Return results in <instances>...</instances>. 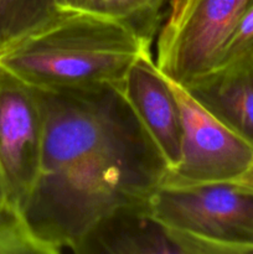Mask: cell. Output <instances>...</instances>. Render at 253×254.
Returning a JSON list of instances; mask_svg holds the SVG:
<instances>
[{
  "instance_id": "obj_12",
  "label": "cell",
  "mask_w": 253,
  "mask_h": 254,
  "mask_svg": "<svg viewBox=\"0 0 253 254\" xmlns=\"http://www.w3.org/2000/svg\"><path fill=\"white\" fill-rule=\"evenodd\" d=\"M0 254H51L32 236L21 212L0 202Z\"/></svg>"
},
{
  "instance_id": "obj_5",
  "label": "cell",
  "mask_w": 253,
  "mask_h": 254,
  "mask_svg": "<svg viewBox=\"0 0 253 254\" xmlns=\"http://www.w3.org/2000/svg\"><path fill=\"white\" fill-rule=\"evenodd\" d=\"M168 78V77H166ZM180 108L181 160L163 186L228 183L253 164V145L208 112L185 87L169 79Z\"/></svg>"
},
{
  "instance_id": "obj_6",
  "label": "cell",
  "mask_w": 253,
  "mask_h": 254,
  "mask_svg": "<svg viewBox=\"0 0 253 254\" xmlns=\"http://www.w3.org/2000/svg\"><path fill=\"white\" fill-rule=\"evenodd\" d=\"M42 140L39 92L0 67V174L5 201L20 212L39 176Z\"/></svg>"
},
{
  "instance_id": "obj_15",
  "label": "cell",
  "mask_w": 253,
  "mask_h": 254,
  "mask_svg": "<svg viewBox=\"0 0 253 254\" xmlns=\"http://www.w3.org/2000/svg\"><path fill=\"white\" fill-rule=\"evenodd\" d=\"M228 184H232L233 186H236L240 190L253 195V164L245 173L241 174L240 176H237L233 180L228 181Z\"/></svg>"
},
{
  "instance_id": "obj_13",
  "label": "cell",
  "mask_w": 253,
  "mask_h": 254,
  "mask_svg": "<svg viewBox=\"0 0 253 254\" xmlns=\"http://www.w3.org/2000/svg\"><path fill=\"white\" fill-rule=\"evenodd\" d=\"M253 46V1L247 7L243 16L241 17L235 32L231 36L223 51L222 57L217 67H225L237 61ZM213 71V69H212Z\"/></svg>"
},
{
  "instance_id": "obj_9",
  "label": "cell",
  "mask_w": 253,
  "mask_h": 254,
  "mask_svg": "<svg viewBox=\"0 0 253 254\" xmlns=\"http://www.w3.org/2000/svg\"><path fill=\"white\" fill-rule=\"evenodd\" d=\"M186 89L253 145V67L213 69Z\"/></svg>"
},
{
  "instance_id": "obj_7",
  "label": "cell",
  "mask_w": 253,
  "mask_h": 254,
  "mask_svg": "<svg viewBox=\"0 0 253 254\" xmlns=\"http://www.w3.org/2000/svg\"><path fill=\"white\" fill-rule=\"evenodd\" d=\"M122 89L163 153L169 171L175 169L181 160L180 108L168 78L156 66L151 49L139 55Z\"/></svg>"
},
{
  "instance_id": "obj_11",
  "label": "cell",
  "mask_w": 253,
  "mask_h": 254,
  "mask_svg": "<svg viewBox=\"0 0 253 254\" xmlns=\"http://www.w3.org/2000/svg\"><path fill=\"white\" fill-rule=\"evenodd\" d=\"M170 0H94V11L114 17L130 27L140 39L153 44Z\"/></svg>"
},
{
  "instance_id": "obj_8",
  "label": "cell",
  "mask_w": 253,
  "mask_h": 254,
  "mask_svg": "<svg viewBox=\"0 0 253 254\" xmlns=\"http://www.w3.org/2000/svg\"><path fill=\"white\" fill-rule=\"evenodd\" d=\"M149 203L107 215L84 236L76 254L183 253L171 231L154 217Z\"/></svg>"
},
{
  "instance_id": "obj_10",
  "label": "cell",
  "mask_w": 253,
  "mask_h": 254,
  "mask_svg": "<svg viewBox=\"0 0 253 254\" xmlns=\"http://www.w3.org/2000/svg\"><path fill=\"white\" fill-rule=\"evenodd\" d=\"M61 12L56 0H0V54Z\"/></svg>"
},
{
  "instance_id": "obj_4",
  "label": "cell",
  "mask_w": 253,
  "mask_h": 254,
  "mask_svg": "<svg viewBox=\"0 0 253 254\" xmlns=\"http://www.w3.org/2000/svg\"><path fill=\"white\" fill-rule=\"evenodd\" d=\"M253 0H170L156 40L155 64L188 88L217 67Z\"/></svg>"
},
{
  "instance_id": "obj_1",
  "label": "cell",
  "mask_w": 253,
  "mask_h": 254,
  "mask_svg": "<svg viewBox=\"0 0 253 254\" xmlns=\"http://www.w3.org/2000/svg\"><path fill=\"white\" fill-rule=\"evenodd\" d=\"M36 89L41 165L21 215L51 254L76 253L107 215L150 202L169 166L122 87Z\"/></svg>"
},
{
  "instance_id": "obj_14",
  "label": "cell",
  "mask_w": 253,
  "mask_h": 254,
  "mask_svg": "<svg viewBox=\"0 0 253 254\" xmlns=\"http://www.w3.org/2000/svg\"><path fill=\"white\" fill-rule=\"evenodd\" d=\"M56 1L62 11H94V0H56Z\"/></svg>"
},
{
  "instance_id": "obj_2",
  "label": "cell",
  "mask_w": 253,
  "mask_h": 254,
  "mask_svg": "<svg viewBox=\"0 0 253 254\" xmlns=\"http://www.w3.org/2000/svg\"><path fill=\"white\" fill-rule=\"evenodd\" d=\"M151 44L124 22L94 11H62L0 54V67L44 91L123 87Z\"/></svg>"
},
{
  "instance_id": "obj_3",
  "label": "cell",
  "mask_w": 253,
  "mask_h": 254,
  "mask_svg": "<svg viewBox=\"0 0 253 254\" xmlns=\"http://www.w3.org/2000/svg\"><path fill=\"white\" fill-rule=\"evenodd\" d=\"M149 205L184 254L253 253V195L232 184L161 186Z\"/></svg>"
},
{
  "instance_id": "obj_16",
  "label": "cell",
  "mask_w": 253,
  "mask_h": 254,
  "mask_svg": "<svg viewBox=\"0 0 253 254\" xmlns=\"http://www.w3.org/2000/svg\"><path fill=\"white\" fill-rule=\"evenodd\" d=\"M5 201V195H4V186H2V180H1V174H0V202Z\"/></svg>"
}]
</instances>
